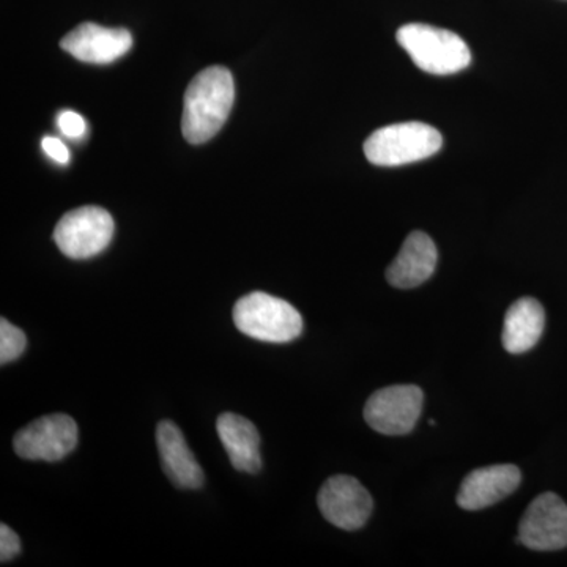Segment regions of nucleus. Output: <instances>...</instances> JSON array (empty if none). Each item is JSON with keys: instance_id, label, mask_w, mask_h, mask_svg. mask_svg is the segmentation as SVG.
I'll return each instance as SVG.
<instances>
[{"instance_id": "obj_11", "label": "nucleus", "mask_w": 567, "mask_h": 567, "mask_svg": "<svg viewBox=\"0 0 567 567\" xmlns=\"http://www.w3.org/2000/svg\"><path fill=\"white\" fill-rule=\"evenodd\" d=\"M522 473L516 465H492L475 470L465 477L457 494V505L480 511L502 502L520 486Z\"/></svg>"}, {"instance_id": "obj_19", "label": "nucleus", "mask_w": 567, "mask_h": 567, "mask_svg": "<svg viewBox=\"0 0 567 567\" xmlns=\"http://www.w3.org/2000/svg\"><path fill=\"white\" fill-rule=\"evenodd\" d=\"M41 147H43V151L47 152V155L54 159V162L69 164V148H66L65 144H63L62 141H59L58 137H43V141H41Z\"/></svg>"}, {"instance_id": "obj_14", "label": "nucleus", "mask_w": 567, "mask_h": 567, "mask_svg": "<svg viewBox=\"0 0 567 567\" xmlns=\"http://www.w3.org/2000/svg\"><path fill=\"white\" fill-rule=\"evenodd\" d=\"M216 431L235 470L251 475L260 472V435L251 421L235 413H223L216 423Z\"/></svg>"}, {"instance_id": "obj_1", "label": "nucleus", "mask_w": 567, "mask_h": 567, "mask_svg": "<svg viewBox=\"0 0 567 567\" xmlns=\"http://www.w3.org/2000/svg\"><path fill=\"white\" fill-rule=\"evenodd\" d=\"M235 100L233 73L208 66L188 85L183 102L182 133L189 144H204L223 128Z\"/></svg>"}, {"instance_id": "obj_3", "label": "nucleus", "mask_w": 567, "mask_h": 567, "mask_svg": "<svg viewBox=\"0 0 567 567\" xmlns=\"http://www.w3.org/2000/svg\"><path fill=\"white\" fill-rule=\"evenodd\" d=\"M234 323L257 341L286 344L303 331V317L281 298L265 292L245 295L234 306Z\"/></svg>"}, {"instance_id": "obj_5", "label": "nucleus", "mask_w": 567, "mask_h": 567, "mask_svg": "<svg viewBox=\"0 0 567 567\" xmlns=\"http://www.w3.org/2000/svg\"><path fill=\"white\" fill-rule=\"evenodd\" d=\"M114 235V219L102 207L89 205L63 215L54 229V241L70 259H89L103 252Z\"/></svg>"}, {"instance_id": "obj_12", "label": "nucleus", "mask_w": 567, "mask_h": 567, "mask_svg": "<svg viewBox=\"0 0 567 567\" xmlns=\"http://www.w3.org/2000/svg\"><path fill=\"white\" fill-rule=\"evenodd\" d=\"M156 445L167 477L175 487L196 491L204 486V470L196 461L185 435L173 421H162L156 427Z\"/></svg>"}, {"instance_id": "obj_16", "label": "nucleus", "mask_w": 567, "mask_h": 567, "mask_svg": "<svg viewBox=\"0 0 567 567\" xmlns=\"http://www.w3.org/2000/svg\"><path fill=\"white\" fill-rule=\"evenodd\" d=\"M28 346L24 331L11 324L9 320H0V363L7 364L18 360Z\"/></svg>"}, {"instance_id": "obj_18", "label": "nucleus", "mask_w": 567, "mask_h": 567, "mask_svg": "<svg viewBox=\"0 0 567 567\" xmlns=\"http://www.w3.org/2000/svg\"><path fill=\"white\" fill-rule=\"evenodd\" d=\"M21 554V540L6 524L0 525V561L7 563Z\"/></svg>"}, {"instance_id": "obj_13", "label": "nucleus", "mask_w": 567, "mask_h": 567, "mask_svg": "<svg viewBox=\"0 0 567 567\" xmlns=\"http://www.w3.org/2000/svg\"><path fill=\"white\" fill-rule=\"evenodd\" d=\"M439 251L427 234L412 233L406 237L401 251L388 267V282L398 289H413L434 275Z\"/></svg>"}, {"instance_id": "obj_2", "label": "nucleus", "mask_w": 567, "mask_h": 567, "mask_svg": "<svg viewBox=\"0 0 567 567\" xmlns=\"http://www.w3.org/2000/svg\"><path fill=\"white\" fill-rule=\"evenodd\" d=\"M398 43L404 48L417 69L436 76L465 70L472 51L457 33L429 24H405L398 31Z\"/></svg>"}, {"instance_id": "obj_6", "label": "nucleus", "mask_w": 567, "mask_h": 567, "mask_svg": "<svg viewBox=\"0 0 567 567\" xmlns=\"http://www.w3.org/2000/svg\"><path fill=\"white\" fill-rule=\"evenodd\" d=\"M80 439L76 421L55 413L32 421L14 435L13 447L25 461L58 462L73 453Z\"/></svg>"}, {"instance_id": "obj_10", "label": "nucleus", "mask_w": 567, "mask_h": 567, "mask_svg": "<svg viewBox=\"0 0 567 567\" xmlns=\"http://www.w3.org/2000/svg\"><path fill=\"white\" fill-rule=\"evenodd\" d=\"M133 47L132 33L126 29L103 28L95 22H82L61 41L63 51L78 61L106 65L123 58Z\"/></svg>"}, {"instance_id": "obj_7", "label": "nucleus", "mask_w": 567, "mask_h": 567, "mask_svg": "<svg viewBox=\"0 0 567 567\" xmlns=\"http://www.w3.org/2000/svg\"><path fill=\"white\" fill-rule=\"evenodd\" d=\"M423 402V391L415 385L383 388L369 398L364 420L379 434L405 435L420 420Z\"/></svg>"}, {"instance_id": "obj_8", "label": "nucleus", "mask_w": 567, "mask_h": 567, "mask_svg": "<svg viewBox=\"0 0 567 567\" xmlns=\"http://www.w3.org/2000/svg\"><path fill=\"white\" fill-rule=\"evenodd\" d=\"M320 513L334 527L354 532L364 527L374 509L372 496L352 476L330 477L317 496Z\"/></svg>"}, {"instance_id": "obj_15", "label": "nucleus", "mask_w": 567, "mask_h": 567, "mask_svg": "<svg viewBox=\"0 0 567 567\" xmlns=\"http://www.w3.org/2000/svg\"><path fill=\"white\" fill-rule=\"evenodd\" d=\"M546 324V312L535 298H520L507 309L503 346L509 353L528 352L537 344Z\"/></svg>"}, {"instance_id": "obj_4", "label": "nucleus", "mask_w": 567, "mask_h": 567, "mask_svg": "<svg viewBox=\"0 0 567 567\" xmlns=\"http://www.w3.org/2000/svg\"><path fill=\"white\" fill-rule=\"evenodd\" d=\"M442 145V134L427 123H394L377 130L368 137L364 155L375 166H404L431 158L440 152Z\"/></svg>"}, {"instance_id": "obj_9", "label": "nucleus", "mask_w": 567, "mask_h": 567, "mask_svg": "<svg viewBox=\"0 0 567 567\" xmlns=\"http://www.w3.org/2000/svg\"><path fill=\"white\" fill-rule=\"evenodd\" d=\"M516 543L537 551L567 547L566 503L555 494H543L533 499L522 517Z\"/></svg>"}, {"instance_id": "obj_17", "label": "nucleus", "mask_w": 567, "mask_h": 567, "mask_svg": "<svg viewBox=\"0 0 567 567\" xmlns=\"http://www.w3.org/2000/svg\"><path fill=\"white\" fill-rule=\"evenodd\" d=\"M58 123L61 132L66 137H71V140H80V137L84 136L85 128H87L84 117L74 111H62L59 114Z\"/></svg>"}]
</instances>
